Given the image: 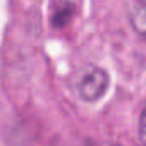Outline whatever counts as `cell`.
I'll return each mask as SVG.
<instances>
[{"label": "cell", "mask_w": 146, "mask_h": 146, "mask_svg": "<svg viewBox=\"0 0 146 146\" xmlns=\"http://www.w3.org/2000/svg\"><path fill=\"white\" fill-rule=\"evenodd\" d=\"M107 86H108V76L107 72L100 67H91L88 69L83 78L79 79L78 83V91H79V96L86 102H95L98 100L105 91H107Z\"/></svg>", "instance_id": "6da1fadb"}, {"label": "cell", "mask_w": 146, "mask_h": 146, "mask_svg": "<svg viewBox=\"0 0 146 146\" xmlns=\"http://www.w3.org/2000/svg\"><path fill=\"white\" fill-rule=\"evenodd\" d=\"M129 21H131V26L134 28V31L146 40V0L141 2L139 5H136L131 14H129Z\"/></svg>", "instance_id": "7a4b0ae2"}, {"label": "cell", "mask_w": 146, "mask_h": 146, "mask_svg": "<svg viewBox=\"0 0 146 146\" xmlns=\"http://www.w3.org/2000/svg\"><path fill=\"white\" fill-rule=\"evenodd\" d=\"M139 141L143 146H146V103H144L141 117H139Z\"/></svg>", "instance_id": "3957f363"}, {"label": "cell", "mask_w": 146, "mask_h": 146, "mask_svg": "<svg viewBox=\"0 0 146 146\" xmlns=\"http://www.w3.org/2000/svg\"><path fill=\"white\" fill-rule=\"evenodd\" d=\"M115 146H117V144H115Z\"/></svg>", "instance_id": "277c9868"}]
</instances>
